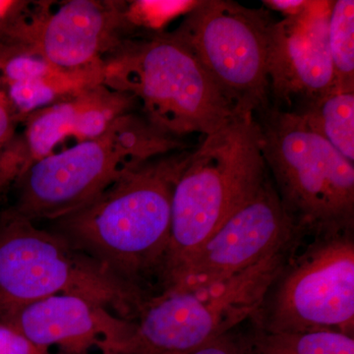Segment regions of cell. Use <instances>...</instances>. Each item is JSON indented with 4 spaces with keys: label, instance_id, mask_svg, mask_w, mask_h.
Wrapping results in <instances>:
<instances>
[{
    "label": "cell",
    "instance_id": "cell-1",
    "mask_svg": "<svg viewBox=\"0 0 354 354\" xmlns=\"http://www.w3.org/2000/svg\"><path fill=\"white\" fill-rule=\"evenodd\" d=\"M188 153L128 167L99 196L55 221V232L122 281L142 288L164 266L174 185Z\"/></svg>",
    "mask_w": 354,
    "mask_h": 354
},
{
    "label": "cell",
    "instance_id": "cell-2",
    "mask_svg": "<svg viewBox=\"0 0 354 354\" xmlns=\"http://www.w3.org/2000/svg\"><path fill=\"white\" fill-rule=\"evenodd\" d=\"M270 178L255 114L236 115L188 153L174 185L162 281Z\"/></svg>",
    "mask_w": 354,
    "mask_h": 354
},
{
    "label": "cell",
    "instance_id": "cell-3",
    "mask_svg": "<svg viewBox=\"0 0 354 354\" xmlns=\"http://www.w3.org/2000/svg\"><path fill=\"white\" fill-rule=\"evenodd\" d=\"M268 171L300 232L351 234L354 165L295 111L270 106L255 114Z\"/></svg>",
    "mask_w": 354,
    "mask_h": 354
},
{
    "label": "cell",
    "instance_id": "cell-4",
    "mask_svg": "<svg viewBox=\"0 0 354 354\" xmlns=\"http://www.w3.org/2000/svg\"><path fill=\"white\" fill-rule=\"evenodd\" d=\"M102 64V84L132 95L158 131L176 137L218 131L234 106L187 46L171 34L122 41Z\"/></svg>",
    "mask_w": 354,
    "mask_h": 354
},
{
    "label": "cell",
    "instance_id": "cell-5",
    "mask_svg": "<svg viewBox=\"0 0 354 354\" xmlns=\"http://www.w3.org/2000/svg\"><path fill=\"white\" fill-rule=\"evenodd\" d=\"M57 295L87 298L128 321L148 298L62 234L8 209L0 218V312Z\"/></svg>",
    "mask_w": 354,
    "mask_h": 354
},
{
    "label": "cell",
    "instance_id": "cell-6",
    "mask_svg": "<svg viewBox=\"0 0 354 354\" xmlns=\"http://www.w3.org/2000/svg\"><path fill=\"white\" fill-rule=\"evenodd\" d=\"M167 149V139L146 118L123 114L102 136L32 162L16 180L10 209L32 223L59 220L92 202L128 167Z\"/></svg>",
    "mask_w": 354,
    "mask_h": 354
},
{
    "label": "cell",
    "instance_id": "cell-7",
    "mask_svg": "<svg viewBox=\"0 0 354 354\" xmlns=\"http://www.w3.org/2000/svg\"><path fill=\"white\" fill-rule=\"evenodd\" d=\"M291 249V248H290ZM290 249L218 283L165 290L139 310L125 354H186L260 313Z\"/></svg>",
    "mask_w": 354,
    "mask_h": 354
},
{
    "label": "cell",
    "instance_id": "cell-8",
    "mask_svg": "<svg viewBox=\"0 0 354 354\" xmlns=\"http://www.w3.org/2000/svg\"><path fill=\"white\" fill-rule=\"evenodd\" d=\"M272 21L263 9L230 0L194 2L174 38L189 48L234 106L237 115L271 106L269 83Z\"/></svg>",
    "mask_w": 354,
    "mask_h": 354
},
{
    "label": "cell",
    "instance_id": "cell-9",
    "mask_svg": "<svg viewBox=\"0 0 354 354\" xmlns=\"http://www.w3.org/2000/svg\"><path fill=\"white\" fill-rule=\"evenodd\" d=\"M265 309L261 330H335L353 335L354 242L351 234L319 236L286 267Z\"/></svg>",
    "mask_w": 354,
    "mask_h": 354
},
{
    "label": "cell",
    "instance_id": "cell-10",
    "mask_svg": "<svg viewBox=\"0 0 354 354\" xmlns=\"http://www.w3.org/2000/svg\"><path fill=\"white\" fill-rule=\"evenodd\" d=\"M299 234L270 176L255 197L162 281V290H188L234 277L290 249Z\"/></svg>",
    "mask_w": 354,
    "mask_h": 354
},
{
    "label": "cell",
    "instance_id": "cell-11",
    "mask_svg": "<svg viewBox=\"0 0 354 354\" xmlns=\"http://www.w3.org/2000/svg\"><path fill=\"white\" fill-rule=\"evenodd\" d=\"M128 24L125 9L120 4L73 0L32 23L18 17L0 35L9 46L41 57L57 68L78 70L102 64V53L122 43L118 36Z\"/></svg>",
    "mask_w": 354,
    "mask_h": 354
},
{
    "label": "cell",
    "instance_id": "cell-12",
    "mask_svg": "<svg viewBox=\"0 0 354 354\" xmlns=\"http://www.w3.org/2000/svg\"><path fill=\"white\" fill-rule=\"evenodd\" d=\"M333 1H309L301 13L272 23L270 32L271 106L297 104V109L335 87L329 50ZM286 111V109H285Z\"/></svg>",
    "mask_w": 354,
    "mask_h": 354
},
{
    "label": "cell",
    "instance_id": "cell-13",
    "mask_svg": "<svg viewBox=\"0 0 354 354\" xmlns=\"http://www.w3.org/2000/svg\"><path fill=\"white\" fill-rule=\"evenodd\" d=\"M0 325L10 328L41 348L57 346L66 354H123L134 333V322L101 304L73 295L44 298L0 312Z\"/></svg>",
    "mask_w": 354,
    "mask_h": 354
},
{
    "label": "cell",
    "instance_id": "cell-14",
    "mask_svg": "<svg viewBox=\"0 0 354 354\" xmlns=\"http://www.w3.org/2000/svg\"><path fill=\"white\" fill-rule=\"evenodd\" d=\"M295 111L314 131L354 162V91L333 88Z\"/></svg>",
    "mask_w": 354,
    "mask_h": 354
},
{
    "label": "cell",
    "instance_id": "cell-15",
    "mask_svg": "<svg viewBox=\"0 0 354 354\" xmlns=\"http://www.w3.org/2000/svg\"><path fill=\"white\" fill-rule=\"evenodd\" d=\"M255 354H354L353 335L335 330L266 333L249 342Z\"/></svg>",
    "mask_w": 354,
    "mask_h": 354
},
{
    "label": "cell",
    "instance_id": "cell-16",
    "mask_svg": "<svg viewBox=\"0 0 354 354\" xmlns=\"http://www.w3.org/2000/svg\"><path fill=\"white\" fill-rule=\"evenodd\" d=\"M328 39L335 87L354 91L353 0L333 1Z\"/></svg>",
    "mask_w": 354,
    "mask_h": 354
},
{
    "label": "cell",
    "instance_id": "cell-17",
    "mask_svg": "<svg viewBox=\"0 0 354 354\" xmlns=\"http://www.w3.org/2000/svg\"><path fill=\"white\" fill-rule=\"evenodd\" d=\"M50 349L41 348L10 328L0 325V354H48Z\"/></svg>",
    "mask_w": 354,
    "mask_h": 354
},
{
    "label": "cell",
    "instance_id": "cell-18",
    "mask_svg": "<svg viewBox=\"0 0 354 354\" xmlns=\"http://www.w3.org/2000/svg\"><path fill=\"white\" fill-rule=\"evenodd\" d=\"M247 342L237 341L230 334L221 335L186 354H245Z\"/></svg>",
    "mask_w": 354,
    "mask_h": 354
},
{
    "label": "cell",
    "instance_id": "cell-19",
    "mask_svg": "<svg viewBox=\"0 0 354 354\" xmlns=\"http://www.w3.org/2000/svg\"><path fill=\"white\" fill-rule=\"evenodd\" d=\"M18 118L3 91L0 90V153L13 139Z\"/></svg>",
    "mask_w": 354,
    "mask_h": 354
},
{
    "label": "cell",
    "instance_id": "cell-20",
    "mask_svg": "<svg viewBox=\"0 0 354 354\" xmlns=\"http://www.w3.org/2000/svg\"><path fill=\"white\" fill-rule=\"evenodd\" d=\"M266 6L271 7L274 10L285 14L286 17L295 16L301 13L308 6L306 0H266Z\"/></svg>",
    "mask_w": 354,
    "mask_h": 354
},
{
    "label": "cell",
    "instance_id": "cell-21",
    "mask_svg": "<svg viewBox=\"0 0 354 354\" xmlns=\"http://www.w3.org/2000/svg\"><path fill=\"white\" fill-rule=\"evenodd\" d=\"M23 2L0 0V32L19 17Z\"/></svg>",
    "mask_w": 354,
    "mask_h": 354
},
{
    "label": "cell",
    "instance_id": "cell-22",
    "mask_svg": "<svg viewBox=\"0 0 354 354\" xmlns=\"http://www.w3.org/2000/svg\"><path fill=\"white\" fill-rule=\"evenodd\" d=\"M245 354H255L253 353L252 348H251L250 344H247V349Z\"/></svg>",
    "mask_w": 354,
    "mask_h": 354
},
{
    "label": "cell",
    "instance_id": "cell-23",
    "mask_svg": "<svg viewBox=\"0 0 354 354\" xmlns=\"http://www.w3.org/2000/svg\"><path fill=\"white\" fill-rule=\"evenodd\" d=\"M1 190H2V187H1V186H0V192H1Z\"/></svg>",
    "mask_w": 354,
    "mask_h": 354
},
{
    "label": "cell",
    "instance_id": "cell-24",
    "mask_svg": "<svg viewBox=\"0 0 354 354\" xmlns=\"http://www.w3.org/2000/svg\"><path fill=\"white\" fill-rule=\"evenodd\" d=\"M48 354H51L50 353H48Z\"/></svg>",
    "mask_w": 354,
    "mask_h": 354
}]
</instances>
